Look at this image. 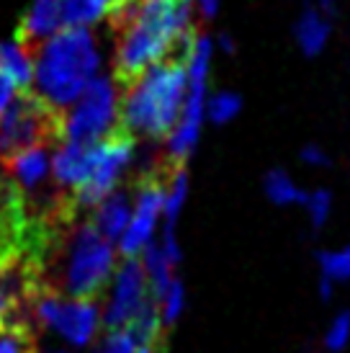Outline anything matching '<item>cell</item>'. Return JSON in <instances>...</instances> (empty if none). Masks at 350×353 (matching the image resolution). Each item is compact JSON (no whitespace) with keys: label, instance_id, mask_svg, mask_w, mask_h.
I'll use <instances>...</instances> for the list:
<instances>
[{"label":"cell","instance_id":"83f0119b","mask_svg":"<svg viewBox=\"0 0 350 353\" xmlns=\"http://www.w3.org/2000/svg\"><path fill=\"white\" fill-rule=\"evenodd\" d=\"M10 312H13V302H10V296L6 294L3 284H0V323H3V320H6Z\"/></svg>","mask_w":350,"mask_h":353},{"label":"cell","instance_id":"8992f818","mask_svg":"<svg viewBox=\"0 0 350 353\" xmlns=\"http://www.w3.org/2000/svg\"><path fill=\"white\" fill-rule=\"evenodd\" d=\"M116 85L96 78L85 85L72 111H62V145H96L119 127Z\"/></svg>","mask_w":350,"mask_h":353},{"label":"cell","instance_id":"ac0fdd59","mask_svg":"<svg viewBox=\"0 0 350 353\" xmlns=\"http://www.w3.org/2000/svg\"><path fill=\"white\" fill-rule=\"evenodd\" d=\"M185 196H188V170H185V163H181L173 168V173L165 181V204H163L165 227H175V219L183 209Z\"/></svg>","mask_w":350,"mask_h":353},{"label":"cell","instance_id":"ffe728a7","mask_svg":"<svg viewBox=\"0 0 350 353\" xmlns=\"http://www.w3.org/2000/svg\"><path fill=\"white\" fill-rule=\"evenodd\" d=\"M317 263H320L322 276H327L332 281H350V245L338 253L322 250L317 253Z\"/></svg>","mask_w":350,"mask_h":353},{"label":"cell","instance_id":"cb8c5ba5","mask_svg":"<svg viewBox=\"0 0 350 353\" xmlns=\"http://www.w3.org/2000/svg\"><path fill=\"white\" fill-rule=\"evenodd\" d=\"M348 341H350V312L348 310H342V312L330 323V327H327L325 348L332 353H338L348 345Z\"/></svg>","mask_w":350,"mask_h":353},{"label":"cell","instance_id":"277c9868","mask_svg":"<svg viewBox=\"0 0 350 353\" xmlns=\"http://www.w3.org/2000/svg\"><path fill=\"white\" fill-rule=\"evenodd\" d=\"M34 59L39 96L59 111L80 99V93L96 78L101 65L96 41L85 26H68L57 31L37 50Z\"/></svg>","mask_w":350,"mask_h":353},{"label":"cell","instance_id":"4fadbf2b","mask_svg":"<svg viewBox=\"0 0 350 353\" xmlns=\"http://www.w3.org/2000/svg\"><path fill=\"white\" fill-rule=\"evenodd\" d=\"M129 219H132V204L124 191H111L103 201L96 204V214H93V227L101 235L106 237L108 243H116L119 237L124 235Z\"/></svg>","mask_w":350,"mask_h":353},{"label":"cell","instance_id":"4316f807","mask_svg":"<svg viewBox=\"0 0 350 353\" xmlns=\"http://www.w3.org/2000/svg\"><path fill=\"white\" fill-rule=\"evenodd\" d=\"M13 90H16V85H13V80L0 70V114L6 111V106L10 103V99H13Z\"/></svg>","mask_w":350,"mask_h":353},{"label":"cell","instance_id":"7c38bea8","mask_svg":"<svg viewBox=\"0 0 350 353\" xmlns=\"http://www.w3.org/2000/svg\"><path fill=\"white\" fill-rule=\"evenodd\" d=\"M93 170V145H59L52 157V181L75 194L85 186Z\"/></svg>","mask_w":350,"mask_h":353},{"label":"cell","instance_id":"9c48e42d","mask_svg":"<svg viewBox=\"0 0 350 353\" xmlns=\"http://www.w3.org/2000/svg\"><path fill=\"white\" fill-rule=\"evenodd\" d=\"M147 296H150V286H147L145 268L136 258H127L119 265L116 279H114V289L108 296L106 312H103V325L106 330H121L127 327L129 320L136 314Z\"/></svg>","mask_w":350,"mask_h":353},{"label":"cell","instance_id":"4dcf8cb0","mask_svg":"<svg viewBox=\"0 0 350 353\" xmlns=\"http://www.w3.org/2000/svg\"><path fill=\"white\" fill-rule=\"evenodd\" d=\"M322 10H325V16H335V10H338V0H320Z\"/></svg>","mask_w":350,"mask_h":353},{"label":"cell","instance_id":"1f68e13d","mask_svg":"<svg viewBox=\"0 0 350 353\" xmlns=\"http://www.w3.org/2000/svg\"><path fill=\"white\" fill-rule=\"evenodd\" d=\"M219 41H222V50L224 52H234V44H232V39H229L227 34H222V37H219Z\"/></svg>","mask_w":350,"mask_h":353},{"label":"cell","instance_id":"f1b7e54d","mask_svg":"<svg viewBox=\"0 0 350 353\" xmlns=\"http://www.w3.org/2000/svg\"><path fill=\"white\" fill-rule=\"evenodd\" d=\"M198 8H201L206 19H214L216 8H219V0H198Z\"/></svg>","mask_w":350,"mask_h":353},{"label":"cell","instance_id":"e0dca14e","mask_svg":"<svg viewBox=\"0 0 350 353\" xmlns=\"http://www.w3.org/2000/svg\"><path fill=\"white\" fill-rule=\"evenodd\" d=\"M262 186H265V196L278 206L304 204L307 201V194L294 183V178L281 168H273L271 173L265 176V181H262Z\"/></svg>","mask_w":350,"mask_h":353},{"label":"cell","instance_id":"2e32d148","mask_svg":"<svg viewBox=\"0 0 350 353\" xmlns=\"http://www.w3.org/2000/svg\"><path fill=\"white\" fill-rule=\"evenodd\" d=\"M31 54L19 41H8V44H0V70L13 80V85L19 90L29 88L31 78H34V62Z\"/></svg>","mask_w":350,"mask_h":353},{"label":"cell","instance_id":"8fae6325","mask_svg":"<svg viewBox=\"0 0 350 353\" xmlns=\"http://www.w3.org/2000/svg\"><path fill=\"white\" fill-rule=\"evenodd\" d=\"M49 148L39 145V148H29L21 150L16 155L0 160L6 173L10 176V181L29 196V194H37L41 186L49 183V173H52V160H49Z\"/></svg>","mask_w":350,"mask_h":353},{"label":"cell","instance_id":"44dd1931","mask_svg":"<svg viewBox=\"0 0 350 353\" xmlns=\"http://www.w3.org/2000/svg\"><path fill=\"white\" fill-rule=\"evenodd\" d=\"M240 106H243V101L237 93H229V90H222V93H216L209 99V119L214 121V124H229L237 114H240Z\"/></svg>","mask_w":350,"mask_h":353},{"label":"cell","instance_id":"f546056e","mask_svg":"<svg viewBox=\"0 0 350 353\" xmlns=\"http://www.w3.org/2000/svg\"><path fill=\"white\" fill-rule=\"evenodd\" d=\"M332 279H327V276H320V296L325 299V302H330L332 299Z\"/></svg>","mask_w":350,"mask_h":353},{"label":"cell","instance_id":"7a4b0ae2","mask_svg":"<svg viewBox=\"0 0 350 353\" xmlns=\"http://www.w3.org/2000/svg\"><path fill=\"white\" fill-rule=\"evenodd\" d=\"M114 245L93 222H72L57 237L41 265V286L47 294L96 302L114 276Z\"/></svg>","mask_w":350,"mask_h":353},{"label":"cell","instance_id":"d6a6232c","mask_svg":"<svg viewBox=\"0 0 350 353\" xmlns=\"http://www.w3.org/2000/svg\"><path fill=\"white\" fill-rule=\"evenodd\" d=\"M44 353H68V351H65V348H44Z\"/></svg>","mask_w":350,"mask_h":353},{"label":"cell","instance_id":"484cf974","mask_svg":"<svg viewBox=\"0 0 350 353\" xmlns=\"http://www.w3.org/2000/svg\"><path fill=\"white\" fill-rule=\"evenodd\" d=\"M302 160L304 163H309V165H314V168H330L332 165L330 155H327L320 145H307V148L302 150Z\"/></svg>","mask_w":350,"mask_h":353},{"label":"cell","instance_id":"d4e9b609","mask_svg":"<svg viewBox=\"0 0 350 353\" xmlns=\"http://www.w3.org/2000/svg\"><path fill=\"white\" fill-rule=\"evenodd\" d=\"M96 353H139V351H136L132 335L121 327V330H106L103 341L98 343Z\"/></svg>","mask_w":350,"mask_h":353},{"label":"cell","instance_id":"d6986e66","mask_svg":"<svg viewBox=\"0 0 350 353\" xmlns=\"http://www.w3.org/2000/svg\"><path fill=\"white\" fill-rule=\"evenodd\" d=\"M59 10L65 26H90L103 16L96 0H59Z\"/></svg>","mask_w":350,"mask_h":353},{"label":"cell","instance_id":"6da1fadb","mask_svg":"<svg viewBox=\"0 0 350 353\" xmlns=\"http://www.w3.org/2000/svg\"><path fill=\"white\" fill-rule=\"evenodd\" d=\"M191 10L194 0H127L108 16L116 34L114 75L119 88L132 85L160 59H188L198 37Z\"/></svg>","mask_w":350,"mask_h":353},{"label":"cell","instance_id":"5b68a950","mask_svg":"<svg viewBox=\"0 0 350 353\" xmlns=\"http://www.w3.org/2000/svg\"><path fill=\"white\" fill-rule=\"evenodd\" d=\"M39 145H62V111L23 88L0 114V160Z\"/></svg>","mask_w":350,"mask_h":353},{"label":"cell","instance_id":"3957f363","mask_svg":"<svg viewBox=\"0 0 350 353\" xmlns=\"http://www.w3.org/2000/svg\"><path fill=\"white\" fill-rule=\"evenodd\" d=\"M185 62L165 57L147 68L139 78L121 88L119 127L150 139H167L178 124L185 99Z\"/></svg>","mask_w":350,"mask_h":353},{"label":"cell","instance_id":"ba28073f","mask_svg":"<svg viewBox=\"0 0 350 353\" xmlns=\"http://www.w3.org/2000/svg\"><path fill=\"white\" fill-rule=\"evenodd\" d=\"M29 310L31 320H37L41 327L57 330L68 343L78 345V348L93 341L98 323H101L98 304L90 302V299H68V296L41 292L29 304Z\"/></svg>","mask_w":350,"mask_h":353},{"label":"cell","instance_id":"52a82bcc","mask_svg":"<svg viewBox=\"0 0 350 353\" xmlns=\"http://www.w3.org/2000/svg\"><path fill=\"white\" fill-rule=\"evenodd\" d=\"M136 150V139L132 132L124 127H116L111 134L93 145V170L85 186L78 188L72 199L78 209H90L116 188L119 178L124 176V170L132 165Z\"/></svg>","mask_w":350,"mask_h":353},{"label":"cell","instance_id":"7402d4cb","mask_svg":"<svg viewBox=\"0 0 350 353\" xmlns=\"http://www.w3.org/2000/svg\"><path fill=\"white\" fill-rule=\"evenodd\" d=\"M183 302H185L183 281H181V279H173L170 286H167V292L163 294V299H160V320H163L165 327H173L175 325L178 314L183 310Z\"/></svg>","mask_w":350,"mask_h":353},{"label":"cell","instance_id":"603a6c76","mask_svg":"<svg viewBox=\"0 0 350 353\" xmlns=\"http://www.w3.org/2000/svg\"><path fill=\"white\" fill-rule=\"evenodd\" d=\"M304 204H307V214H309L311 230L320 232L322 225L327 222V216H330V212H332V196L327 191H314V194L307 196Z\"/></svg>","mask_w":350,"mask_h":353},{"label":"cell","instance_id":"5bb4252c","mask_svg":"<svg viewBox=\"0 0 350 353\" xmlns=\"http://www.w3.org/2000/svg\"><path fill=\"white\" fill-rule=\"evenodd\" d=\"M327 37H330V21H327V16H322L314 6H307L299 13L296 23H294V39L299 44V50L307 57H317L325 50Z\"/></svg>","mask_w":350,"mask_h":353},{"label":"cell","instance_id":"9a60e30c","mask_svg":"<svg viewBox=\"0 0 350 353\" xmlns=\"http://www.w3.org/2000/svg\"><path fill=\"white\" fill-rule=\"evenodd\" d=\"M145 258H142V268H145L147 276V286H150V294L155 296V302L160 304L163 294L167 292V286L173 281V261L165 255L160 243H150V245L142 250Z\"/></svg>","mask_w":350,"mask_h":353},{"label":"cell","instance_id":"30bf717a","mask_svg":"<svg viewBox=\"0 0 350 353\" xmlns=\"http://www.w3.org/2000/svg\"><path fill=\"white\" fill-rule=\"evenodd\" d=\"M62 26V10H59V0H34L29 10L23 13V19L19 23L16 39L23 50L29 52L31 57L37 54L41 44L54 37L57 29Z\"/></svg>","mask_w":350,"mask_h":353}]
</instances>
